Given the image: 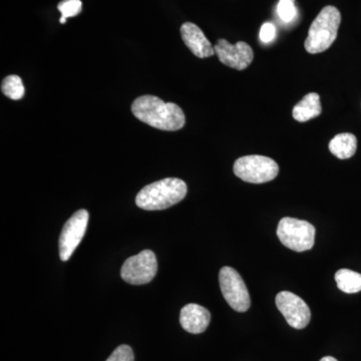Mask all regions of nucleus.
<instances>
[{
  "label": "nucleus",
  "mask_w": 361,
  "mask_h": 361,
  "mask_svg": "<svg viewBox=\"0 0 361 361\" xmlns=\"http://www.w3.org/2000/svg\"><path fill=\"white\" fill-rule=\"evenodd\" d=\"M133 115L141 122L161 130H179L186 123L184 111L178 104L165 103L155 96H142L132 104Z\"/></svg>",
  "instance_id": "nucleus-1"
},
{
  "label": "nucleus",
  "mask_w": 361,
  "mask_h": 361,
  "mask_svg": "<svg viewBox=\"0 0 361 361\" xmlns=\"http://www.w3.org/2000/svg\"><path fill=\"white\" fill-rule=\"evenodd\" d=\"M187 191L184 180L166 178L142 188L135 197V205L142 210H165L180 203L186 197Z\"/></svg>",
  "instance_id": "nucleus-2"
},
{
  "label": "nucleus",
  "mask_w": 361,
  "mask_h": 361,
  "mask_svg": "<svg viewBox=\"0 0 361 361\" xmlns=\"http://www.w3.org/2000/svg\"><path fill=\"white\" fill-rule=\"evenodd\" d=\"M341 23V11L334 6H325L308 30V37L304 44L306 51L315 54L327 51L336 42Z\"/></svg>",
  "instance_id": "nucleus-3"
},
{
  "label": "nucleus",
  "mask_w": 361,
  "mask_h": 361,
  "mask_svg": "<svg viewBox=\"0 0 361 361\" xmlns=\"http://www.w3.org/2000/svg\"><path fill=\"white\" fill-rule=\"evenodd\" d=\"M314 226L304 220L285 217L280 220L277 236L285 247L295 252L310 250L314 246Z\"/></svg>",
  "instance_id": "nucleus-4"
},
{
  "label": "nucleus",
  "mask_w": 361,
  "mask_h": 361,
  "mask_svg": "<svg viewBox=\"0 0 361 361\" xmlns=\"http://www.w3.org/2000/svg\"><path fill=\"white\" fill-rule=\"evenodd\" d=\"M234 174L252 184H263L274 180L279 174V166L274 160L265 156L242 157L234 164Z\"/></svg>",
  "instance_id": "nucleus-5"
},
{
  "label": "nucleus",
  "mask_w": 361,
  "mask_h": 361,
  "mask_svg": "<svg viewBox=\"0 0 361 361\" xmlns=\"http://www.w3.org/2000/svg\"><path fill=\"white\" fill-rule=\"evenodd\" d=\"M221 291L225 300L235 311L246 312L250 308L251 299L241 275L232 267H223L219 273Z\"/></svg>",
  "instance_id": "nucleus-6"
},
{
  "label": "nucleus",
  "mask_w": 361,
  "mask_h": 361,
  "mask_svg": "<svg viewBox=\"0 0 361 361\" xmlns=\"http://www.w3.org/2000/svg\"><path fill=\"white\" fill-rule=\"evenodd\" d=\"M157 271L158 262L155 253L144 250L127 259L121 270V276L127 283L142 285L151 282L155 278Z\"/></svg>",
  "instance_id": "nucleus-7"
},
{
  "label": "nucleus",
  "mask_w": 361,
  "mask_h": 361,
  "mask_svg": "<svg viewBox=\"0 0 361 361\" xmlns=\"http://www.w3.org/2000/svg\"><path fill=\"white\" fill-rule=\"evenodd\" d=\"M89 212L85 209L78 210L66 221L59 237V256L68 261L84 238L89 223Z\"/></svg>",
  "instance_id": "nucleus-8"
},
{
  "label": "nucleus",
  "mask_w": 361,
  "mask_h": 361,
  "mask_svg": "<svg viewBox=\"0 0 361 361\" xmlns=\"http://www.w3.org/2000/svg\"><path fill=\"white\" fill-rule=\"evenodd\" d=\"M276 306L287 323L295 329H303L310 324L311 312L307 304L300 297L289 291L277 294Z\"/></svg>",
  "instance_id": "nucleus-9"
},
{
  "label": "nucleus",
  "mask_w": 361,
  "mask_h": 361,
  "mask_svg": "<svg viewBox=\"0 0 361 361\" xmlns=\"http://www.w3.org/2000/svg\"><path fill=\"white\" fill-rule=\"evenodd\" d=\"M214 51L223 65L237 71L246 70L254 59V51L248 44L238 42L232 44L226 39L218 40Z\"/></svg>",
  "instance_id": "nucleus-10"
},
{
  "label": "nucleus",
  "mask_w": 361,
  "mask_h": 361,
  "mask_svg": "<svg viewBox=\"0 0 361 361\" xmlns=\"http://www.w3.org/2000/svg\"><path fill=\"white\" fill-rule=\"evenodd\" d=\"M180 35L188 49L197 58H210L215 54L213 45L207 39L201 28L195 23H186L180 26Z\"/></svg>",
  "instance_id": "nucleus-11"
},
{
  "label": "nucleus",
  "mask_w": 361,
  "mask_h": 361,
  "mask_svg": "<svg viewBox=\"0 0 361 361\" xmlns=\"http://www.w3.org/2000/svg\"><path fill=\"white\" fill-rule=\"evenodd\" d=\"M210 322L211 314L209 310L198 304H187L180 310V325L189 334H202L209 326Z\"/></svg>",
  "instance_id": "nucleus-12"
},
{
  "label": "nucleus",
  "mask_w": 361,
  "mask_h": 361,
  "mask_svg": "<svg viewBox=\"0 0 361 361\" xmlns=\"http://www.w3.org/2000/svg\"><path fill=\"white\" fill-rule=\"evenodd\" d=\"M322 111L319 94L316 92H310L294 106L292 116L297 122L304 123L317 118Z\"/></svg>",
  "instance_id": "nucleus-13"
},
{
  "label": "nucleus",
  "mask_w": 361,
  "mask_h": 361,
  "mask_svg": "<svg viewBox=\"0 0 361 361\" xmlns=\"http://www.w3.org/2000/svg\"><path fill=\"white\" fill-rule=\"evenodd\" d=\"M329 151L341 160H346L355 156L357 149V139L353 134L343 133L336 135L329 142Z\"/></svg>",
  "instance_id": "nucleus-14"
},
{
  "label": "nucleus",
  "mask_w": 361,
  "mask_h": 361,
  "mask_svg": "<svg viewBox=\"0 0 361 361\" xmlns=\"http://www.w3.org/2000/svg\"><path fill=\"white\" fill-rule=\"evenodd\" d=\"M337 287L344 293L353 294L361 291V274L349 269H341L336 273Z\"/></svg>",
  "instance_id": "nucleus-15"
},
{
  "label": "nucleus",
  "mask_w": 361,
  "mask_h": 361,
  "mask_svg": "<svg viewBox=\"0 0 361 361\" xmlns=\"http://www.w3.org/2000/svg\"><path fill=\"white\" fill-rule=\"evenodd\" d=\"M1 92L4 96L18 101L25 96V87H23V80L18 75H8L2 80Z\"/></svg>",
  "instance_id": "nucleus-16"
},
{
  "label": "nucleus",
  "mask_w": 361,
  "mask_h": 361,
  "mask_svg": "<svg viewBox=\"0 0 361 361\" xmlns=\"http://www.w3.org/2000/svg\"><path fill=\"white\" fill-rule=\"evenodd\" d=\"M277 13L280 20L284 23H290L295 18L297 13L295 2L290 1V0H279Z\"/></svg>",
  "instance_id": "nucleus-17"
},
{
  "label": "nucleus",
  "mask_w": 361,
  "mask_h": 361,
  "mask_svg": "<svg viewBox=\"0 0 361 361\" xmlns=\"http://www.w3.org/2000/svg\"><path fill=\"white\" fill-rule=\"evenodd\" d=\"M61 18H68L77 16L82 11V4L80 0H63L58 6Z\"/></svg>",
  "instance_id": "nucleus-18"
},
{
  "label": "nucleus",
  "mask_w": 361,
  "mask_h": 361,
  "mask_svg": "<svg viewBox=\"0 0 361 361\" xmlns=\"http://www.w3.org/2000/svg\"><path fill=\"white\" fill-rule=\"evenodd\" d=\"M106 361H134V353L129 345H120Z\"/></svg>",
  "instance_id": "nucleus-19"
},
{
  "label": "nucleus",
  "mask_w": 361,
  "mask_h": 361,
  "mask_svg": "<svg viewBox=\"0 0 361 361\" xmlns=\"http://www.w3.org/2000/svg\"><path fill=\"white\" fill-rule=\"evenodd\" d=\"M276 37V27L270 23H266L260 30V39L264 44H269Z\"/></svg>",
  "instance_id": "nucleus-20"
},
{
  "label": "nucleus",
  "mask_w": 361,
  "mask_h": 361,
  "mask_svg": "<svg viewBox=\"0 0 361 361\" xmlns=\"http://www.w3.org/2000/svg\"><path fill=\"white\" fill-rule=\"evenodd\" d=\"M319 361H338L336 358L332 357V356H325V357L322 358Z\"/></svg>",
  "instance_id": "nucleus-21"
},
{
  "label": "nucleus",
  "mask_w": 361,
  "mask_h": 361,
  "mask_svg": "<svg viewBox=\"0 0 361 361\" xmlns=\"http://www.w3.org/2000/svg\"><path fill=\"white\" fill-rule=\"evenodd\" d=\"M290 1H293V2H295V0H290Z\"/></svg>",
  "instance_id": "nucleus-22"
}]
</instances>
